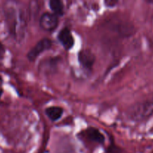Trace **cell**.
Instances as JSON below:
<instances>
[{
	"instance_id": "6da1fadb",
	"label": "cell",
	"mask_w": 153,
	"mask_h": 153,
	"mask_svg": "<svg viewBox=\"0 0 153 153\" xmlns=\"http://www.w3.org/2000/svg\"><path fill=\"white\" fill-rule=\"evenodd\" d=\"M6 22L10 34L18 42L23 40L26 32V16L22 7L10 2L4 10Z\"/></svg>"
},
{
	"instance_id": "7a4b0ae2",
	"label": "cell",
	"mask_w": 153,
	"mask_h": 153,
	"mask_svg": "<svg viewBox=\"0 0 153 153\" xmlns=\"http://www.w3.org/2000/svg\"><path fill=\"white\" fill-rule=\"evenodd\" d=\"M126 115L130 120L134 122L148 120L153 116V97L134 104L128 109Z\"/></svg>"
},
{
	"instance_id": "3957f363",
	"label": "cell",
	"mask_w": 153,
	"mask_h": 153,
	"mask_svg": "<svg viewBox=\"0 0 153 153\" xmlns=\"http://www.w3.org/2000/svg\"><path fill=\"white\" fill-rule=\"evenodd\" d=\"M52 46V41L49 38L40 39L39 41L37 42L35 45L30 49L27 53L26 57L28 60L31 62L35 61L43 52L49 50L51 49Z\"/></svg>"
},
{
	"instance_id": "277c9868",
	"label": "cell",
	"mask_w": 153,
	"mask_h": 153,
	"mask_svg": "<svg viewBox=\"0 0 153 153\" xmlns=\"http://www.w3.org/2000/svg\"><path fill=\"white\" fill-rule=\"evenodd\" d=\"M58 16L52 12H44L39 19V25L41 29L46 31H52L58 25Z\"/></svg>"
},
{
	"instance_id": "5b68a950",
	"label": "cell",
	"mask_w": 153,
	"mask_h": 153,
	"mask_svg": "<svg viewBox=\"0 0 153 153\" xmlns=\"http://www.w3.org/2000/svg\"><path fill=\"white\" fill-rule=\"evenodd\" d=\"M77 60L80 65L86 71H92L95 62L94 54L88 49H82L78 52Z\"/></svg>"
},
{
	"instance_id": "8992f818",
	"label": "cell",
	"mask_w": 153,
	"mask_h": 153,
	"mask_svg": "<svg viewBox=\"0 0 153 153\" xmlns=\"http://www.w3.org/2000/svg\"><path fill=\"white\" fill-rule=\"evenodd\" d=\"M57 39L65 50H70L74 46V38L68 27H63L57 35Z\"/></svg>"
},
{
	"instance_id": "52a82bcc",
	"label": "cell",
	"mask_w": 153,
	"mask_h": 153,
	"mask_svg": "<svg viewBox=\"0 0 153 153\" xmlns=\"http://www.w3.org/2000/svg\"><path fill=\"white\" fill-rule=\"evenodd\" d=\"M85 136L88 140L94 143L103 144L105 142V137L103 134L94 127H88L85 131Z\"/></svg>"
},
{
	"instance_id": "ba28073f",
	"label": "cell",
	"mask_w": 153,
	"mask_h": 153,
	"mask_svg": "<svg viewBox=\"0 0 153 153\" xmlns=\"http://www.w3.org/2000/svg\"><path fill=\"white\" fill-rule=\"evenodd\" d=\"M46 116L52 122L58 120L62 117L64 113V109L59 106H50L45 109Z\"/></svg>"
},
{
	"instance_id": "9c48e42d",
	"label": "cell",
	"mask_w": 153,
	"mask_h": 153,
	"mask_svg": "<svg viewBox=\"0 0 153 153\" xmlns=\"http://www.w3.org/2000/svg\"><path fill=\"white\" fill-rule=\"evenodd\" d=\"M49 7L52 13L56 16H62L64 13V5L63 1L60 0H50L49 1Z\"/></svg>"
},
{
	"instance_id": "30bf717a",
	"label": "cell",
	"mask_w": 153,
	"mask_h": 153,
	"mask_svg": "<svg viewBox=\"0 0 153 153\" xmlns=\"http://www.w3.org/2000/svg\"><path fill=\"white\" fill-rule=\"evenodd\" d=\"M4 52H5V49H4V46L0 43V61H2L4 55Z\"/></svg>"
}]
</instances>
